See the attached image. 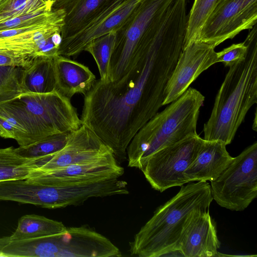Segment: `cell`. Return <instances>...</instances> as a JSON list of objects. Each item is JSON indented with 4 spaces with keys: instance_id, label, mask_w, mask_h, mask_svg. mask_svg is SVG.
Instances as JSON below:
<instances>
[{
    "instance_id": "cell-10",
    "label": "cell",
    "mask_w": 257,
    "mask_h": 257,
    "mask_svg": "<svg viewBox=\"0 0 257 257\" xmlns=\"http://www.w3.org/2000/svg\"><path fill=\"white\" fill-rule=\"evenodd\" d=\"M216 63L212 46L199 40L184 46L167 83L163 106L178 99L201 73Z\"/></svg>"
},
{
    "instance_id": "cell-4",
    "label": "cell",
    "mask_w": 257,
    "mask_h": 257,
    "mask_svg": "<svg viewBox=\"0 0 257 257\" xmlns=\"http://www.w3.org/2000/svg\"><path fill=\"white\" fill-rule=\"evenodd\" d=\"M205 97L189 87L165 109L157 112L135 135L126 149L128 166L141 170L155 152L197 134Z\"/></svg>"
},
{
    "instance_id": "cell-11",
    "label": "cell",
    "mask_w": 257,
    "mask_h": 257,
    "mask_svg": "<svg viewBox=\"0 0 257 257\" xmlns=\"http://www.w3.org/2000/svg\"><path fill=\"white\" fill-rule=\"evenodd\" d=\"M112 153V150L95 133L82 124L69 134L62 149L55 153L40 158L37 162V170L48 171L91 162Z\"/></svg>"
},
{
    "instance_id": "cell-16",
    "label": "cell",
    "mask_w": 257,
    "mask_h": 257,
    "mask_svg": "<svg viewBox=\"0 0 257 257\" xmlns=\"http://www.w3.org/2000/svg\"><path fill=\"white\" fill-rule=\"evenodd\" d=\"M54 66L56 90L70 99L77 93L85 95L96 81L87 66L68 57L56 56Z\"/></svg>"
},
{
    "instance_id": "cell-19",
    "label": "cell",
    "mask_w": 257,
    "mask_h": 257,
    "mask_svg": "<svg viewBox=\"0 0 257 257\" xmlns=\"http://www.w3.org/2000/svg\"><path fill=\"white\" fill-rule=\"evenodd\" d=\"M39 158L24 157L13 147L0 149V181L29 178L37 170Z\"/></svg>"
},
{
    "instance_id": "cell-5",
    "label": "cell",
    "mask_w": 257,
    "mask_h": 257,
    "mask_svg": "<svg viewBox=\"0 0 257 257\" xmlns=\"http://www.w3.org/2000/svg\"><path fill=\"white\" fill-rule=\"evenodd\" d=\"M15 98L33 129L37 142L53 135L74 132L82 125L70 99L57 90L22 93Z\"/></svg>"
},
{
    "instance_id": "cell-8",
    "label": "cell",
    "mask_w": 257,
    "mask_h": 257,
    "mask_svg": "<svg viewBox=\"0 0 257 257\" xmlns=\"http://www.w3.org/2000/svg\"><path fill=\"white\" fill-rule=\"evenodd\" d=\"M204 139L197 134L154 153L141 170L155 190L162 192L187 183L184 172L197 156Z\"/></svg>"
},
{
    "instance_id": "cell-2",
    "label": "cell",
    "mask_w": 257,
    "mask_h": 257,
    "mask_svg": "<svg viewBox=\"0 0 257 257\" xmlns=\"http://www.w3.org/2000/svg\"><path fill=\"white\" fill-rule=\"evenodd\" d=\"M212 200L207 182L181 186L135 234L129 243L131 254L159 257L178 251L185 229L198 212L209 210Z\"/></svg>"
},
{
    "instance_id": "cell-28",
    "label": "cell",
    "mask_w": 257,
    "mask_h": 257,
    "mask_svg": "<svg viewBox=\"0 0 257 257\" xmlns=\"http://www.w3.org/2000/svg\"><path fill=\"white\" fill-rule=\"evenodd\" d=\"M247 52V45L244 42L233 44L231 46L216 52L217 62L224 64L225 67L244 59Z\"/></svg>"
},
{
    "instance_id": "cell-3",
    "label": "cell",
    "mask_w": 257,
    "mask_h": 257,
    "mask_svg": "<svg viewBox=\"0 0 257 257\" xmlns=\"http://www.w3.org/2000/svg\"><path fill=\"white\" fill-rule=\"evenodd\" d=\"M244 42L247 45L246 56L229 66L210 116L204 125L205 140L230 144L246 113L257 103L256 24Z\"/></svg>"
},
{
    "instance_id": "cell-14",
    "label": "cell",
    "mask_w": 257,
    "mask_h": 257,
    "mask_svg": "<svg viewBox=\"0 0 257 257\" xmlns=\"http://www.w3.org/2000/svg\"><path fill=\"white\" fill-rule=\"evenodd\" d=\"M220 243L209 210L198 212L185 229L178 252L185 257L219 255Z\"/></svg>"
},
{
    "instance_id": "cell-27",
    "label": "cell",
    "mask_w": 257,
    "mask_h": 257,
    "mask_svg": "<svg viewBox=\"0 0 257 257\" xmlns=\"http://www.w3.org/2000/svg\"><path fill=\"white\" fill-rule=\"evenodd\" d=\"M35 49L33 38L0 37V52L34 54Z\"/></svg>"
},
{
    "instance_id": "cell-1",
    "label": "cell",
    "mask_w": 257,
    "mask_h": 257,
    "mask_svg": "<svg viewBox=\"0 0 257 257\" xmlns=\"http://www.w3.org/2000/svg\"><path fill=\"white\" fill-rule=\"evenodd\" d=\"M183 47L176 41L153 40L123 76L114 81L96 80L84 95L82 124L112 150L118 163L127 159L134 137L163 106Z\"/></svg>"
},
{
    "instance_id": "cell-30",
    "label": "cell",
    "mask_w": 257,
    "mask_h": 257,
    "mask_svg": "<svg viewBox=\"0 0 257 257\" xmlns=\"http://www.w3.org/2000/svg\"><path fill=\"white\" fill-rule=\"evenodd\" d=\"M42 1L46 3L52 4L53 5L56 0H42Z\"/></svg>"
},
{
    "instance_id": "cell-18",
    "label": "cell",
    "mask_w": 257,
    "mask_h": 257,
    "mask_svg": "<svg viewBox=\"0 0 257 257\" xmlns=\"http://www.w3.org/2000/svg\"><path fill=\"white\" fill-rule=\"evenodd\" d=\"M21 85L23 93H48L56 90L54 58L35 56L23 70Z\"/></svg>"
},
{
    "instance_id": "cell-26",
    "label": "cell",
    "mask_w": 257,
    "mask_h": 257,
    "mask_svg": "<svg viewBox=\"0 0 257 257\" xmlns=\"http://www.w3.org/2000/svg\"><path fill=\"white\" fill-rule=\"evenodd\" d=\"M23 69L21 67L0 66V104L23 93L21 78Z\"/></svg>"
},
{
    "instance_id": "cell-22",
    "label": "cell",
    "mask_w": 257,
    "mask_h": 257,
    "mask_svg": "<svg viewBox=\"0 0 257 257\" xmlns=\"http://www.w3.org/2000/svg\"><path fill=\"white\" fill-rule=\"evenodd\" d=\"M226 0H194L188 14L187 31L184 46L198 40L200 30L212 12Z\"/></svg>"
},
{
    "instance_id": "cell-15",
    "label": "cell",
    "mask_w": 257,
    "mask_h": 257,
    "mask_svg": "<svg viewBox=\"0 0 257 257\" xmlns=\"http://www.w3.org/2000/svg\"><path fill=\"white\" fill-rule=\"evenodd\" d=\"M226 145L220 141L204 140L197 156L184 172L187 183L216 179L233 160Z\"/></svg>"
},
{
    "instance_id": "cell-7",
    "label": "cell",
    "mask_w": 257,
    "mask_h": 257,
    "mask_svg": "<svg viewBox=\"0 0 257 257\" xmlns=\"http://www.w3.org/2000/svg\"><path fill=\"white\" fill-rule=\"evenodd\" d=\"M210 187L213 200L221 207L236 211L246 209L257 196V142L233 157L211 181Z\"/></svg>"
},
{
    "instance_id": "cell-25",
    "label": "cell",
    "mask_w": 257,
    "mask_h": 257,
    "mask_svg": "<svg viewBox=\"0 0 257 257\" xmlns=\"http://www.w3.org/2000/svg\"><path fill=\"white\" fill-rule=\"evenodd\" d=\"M53 5L42 0H8L0 7V22L43 11H50Z\"/></svg>"
},
{
    "instance_id": "cell-21",
    "label": "cell",
    "mask_w": 257,
    "mask_h": 257,
    "mask_svg": "<svg viewBox=\"0 0 257 257\" xmlns=\"http://www.w3.org/2000/svg\"><path fill=\"white\" fill-rule=\"evenodd\" d=\"M116 38L112 32L96 38L87 44L84 51L89 53L95 61L103 82L109 81V63Z\"/></svg>"
},
{
    "instance_id": "cell-24",
    "label": "cell",
    "mask_w": 257,
    "mask_h": 257,
    "mask_svg": "<svg viewBox=\"0 0 257 257\" xmlns=\"http://www.w3.org/2000/svg\"><path fill=\"white\" fill-rule=\"evenodd\" d=\"M70 133L53 135L32 145L20 146L16 148V150L21 156L29 158H41L51 155L64 147Z\"/></svg>"
},
{
    "instance_id": "cell-29",
    "label": "cell",
    "mask_w": 257,
    "mask_h": 257,
    "mask_svg": "<svg viewBox=\"0 0 257 257\" xmlns=\"http://www.w3.org/2000/svg\"><path fill=\"white\" fill-rule=\"evenodd\" d=\"M0 137L5 139H16V132L13 126L1 116Z\"/></svg>"
},
{
    "instance_id": "cell-13",
    "label": "cell",
    "mask_w": 257,
    "mask_h": 257,
    "mask_svg": "<svg viewBox=\"0 0 257 257\" xmlns=\"http://www.w3.org/2000/svg\"><path fill=\"white\" fill-rule=\"evenodd\" d=\"M141 1L125 0L107 16L89 24L75 35L62 39L59 55L66 57L77 56L92 40L116 32Z\"/></svg>"
},
{
    "instance_id": "cell-9",
    "label": "cell",
    "mask_w": 257,
    "mask_h": 257,
    "mask_svg": "<svg viewBox=\"0 0 257 257\" xmlns=\"http://www.w3.org/2000/svg\"><path fill=\"white\" fill-rule=\"evenodd\" d=\"M257 23V0H226L210 15L198 40L215 48Z\"/></svg>"
},
{
    "instance_id": "cell-23",
    "label": "cell",
    "mask_w": 257,
    "mask_h": 257,
    "mask_svg": "<svg viewBox=\"0 0 257 257\" xmlns=\"http://www.w3.org/2000/svg\"><path fill=\"white\" fill-rule=\"evenodd\" d=\"M65 13L63 10L34 13L0 22V31L23 28L44 24H64Z\"/></svg>"
},
{
    "instance_id": "cell-6",
    "label": "cell",
    "mask_w": 257,
    "mask_h": 257,
    "mask_svg": "<svg viewBox=\"0 0 257 257\" xmlns=\"http://www.w3.org/2000/svg\"><path fill=\"white\" fill-rule=\"evenodd\" d=\"M172 0H141L116 32L109 63V81H114L131 69L153 23Z\"/></svg>"
},
{
    "instance_id": "cell-20",
    "label": "cell",
    "mask_w": 257,
    "mask_h": 257,
    "mask_svg": "<svg viewBox=\"0 0 257 257\" xmlns=\"http://www.w3.org/2000/svg\"><path fill=\"white\" fill-rule=\"evenodd\" d=\"M66 228L59 221L36 214L21 217L15 232L9 236L11 240H22L45 237L63 231Z\"/></svg>"
},
{
    "instance_id": "cell-12",
    "label": "cell",
    "mask_w": 257,
    "mask_h": 257,
    "mask_svg": "<svg viewBox=\"0 0 257 257\" xmlns=\"http://www.w3.org/2000/svg\"><path fill=\"white\" fill-rule=\"evenodd\" d=\"M123 173L112 153L91 162L48 171L37 170L26 180L43 184H73L118 178Z\"/></svg>"
},
{
    "instance_id": "cell-17",
    "label": "cell",
    "mask_w": 257,
    "mask_h": 257,
    "mask_svg": "<svg viewBox=\"0 0 257 257\" xmlns=\"http://www.w3.org/2000/svg\"><path fill=\"white\" fill-rule=\"evenodd\" d=\"M109 0H56L54 9L63 10L64 25L62 39L70 37L84 29L102 10Z\"/></svg>"
}]
</instances>
